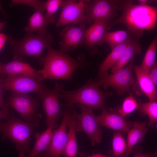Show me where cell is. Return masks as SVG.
<instances>
[{
  "instance_id": "6da1fadb",
  "label": "cell",
  "mask_w": 157,
  "mask_h": 157,
  "mask_svg": "<svg viewBox=\"0 0 157 157\" xmlns=\"http://www.w3.org/2000/svg\"><path fill=\"white\" fill-rule=\"evenodd\" d=\"M132 0H124L121 15L110 23V30L118 24H123L134 39L138 40L144 30L154 29L157 21L156 7L142 4L135 5Z\"/></svg>"
},
{
  "instance_id": "7a4b0ae2",
  "label": "cell",
  "mask_w": 157,
  "mask_h": 157,
  "mask_svg": "<svg viewBox=\"0 0 157 157\" xmlns=\"http://www.w3.org/2000/svg\"><path fill=\"white\" fill-rule=\"evenodd\" d=\"M47 53L43 59L44 67L40 70L43 78L71 80L74 71L83 68V63L73 59L64 53L58 51L49 45Z\"/></svg>"
},
{
  "instance_id": "3957f363",
  "label": "cell",
  "mask_w": 157,
  "mask_h": 157,
  "mask_svg": "<svg viewBox=\"0 0 157 157\" xmlns=\"http://www.w3.org/2000/svg\"><path fill=\"white\" fill-rule=\"evenodd\" d=\"M6 122H0L2 139H8L15 145L19 157H24L30 152L29 143L34 130L40 125V120L28 122L18 118L11 111Z\"/></svg>"
},
{
  "instance_id": "277c9868",
  "label": "cell",
  "mask_w": 157,
  "mask_h": 157,
  "mask_svg": "<svg viewBox=\"0 0 157 157\" xmlns=\"http://www.w3.org/2000/svg\"><path fill=\"white\" fill-rule=\"evenodd\" d=\"M113 95L111 92H104L99 88L96 81L89 79L83 86L74 91L64 90L59 94V98L65 100V105L72 109H74L75 104H83L92 109H107L105 105L106 99Z\"/></svg>"
},
{
  "instance_id": "5b68a950",
  "label": "cell",
  "mask_w": 157,
  "mask_h": 157,
  "mask_svg": "<svg viewBox=\"0 0 157 157\" xmlns=\"http://www.w3.org/2000/svg\"><path fill=\"white\" fill-rule=\"evenodd\" d=\"M21 40L15 39L11 36H8L10 44L13 47L14 59L21 61L24 56H28L36 58L42 64L43 51L47 47L54 42V37L49 32L38 33H26Z\"/></svg>"
},
{
  "instance_id": "8992f818",
  "label": "cell",
  "mask_w": 157,
  "mask_h": 157,
  "mask_svg": "<svg viewBox=\"0 0 157 157\" xmlns=\"http://www.w3.org/2000/svg\"><path fill=\"white\" fill-rule=\"evenodd\" d=\"M124 0H94L85 1V24L99 20L107 21L111 23L117 16V12L122 10Z\"/></svg>"
},
{
  "instance_id": "52a82bcc",
  "label": "cell",
  "mask_w": 157,
  "mask_h": 157,
  "mask_svg": "<svg viewBox=\"0 0 157 157\" xmlns=\"http://www.w3.org/2000/svg\"><path fill=\"white\" fill-rule=\"evenodd\" d=\"M134 60L133 58L126 67L111 74H109L106 72L99 74L98 80L96 81L98 85H103L105 90L111 87L119 95H123L125 92L130 93V87L135 83L133 74Z\"/></svg>"
},
{
  "instance_id": "ba28073f",
  "label": "cell",
  "mask_w": 157,
  "mask_h": 157,
  "mask_svg": "<svg viewBox=\"0 0 157 157\" xmlns=\"http://www.w3.org/2000/svg\"><path fill=\"white\" fill-rule=\"evenodd\" d=\"M63 86V85L58 83H56L52 89L45 86L38 95L39 99L42 101L43 110L46 115L45 123L47 128L51 126L55 129L57 127V122L62 115L63 106L59 101V94L64 90Z\"/></svg>"
},
{
  "instance_id": "9c48e42d",
  "label": "cell",
  "mask_w": 157,
  "mask_h": 157,
  "mask_svg": "<svg viewBox=\"0 0 157 157\" xmlns=\"http://www.w3.org/2000/svg\"><path fill=\"white\" fill-rule=\"evenodd\" d=\"M81 111L78 114L76 125V131H82L90 139L93 146L96 143H100L102 139L103 131L99 128L98 116L95 115L90 107L78 104L76 105Z\"/></svg>"
},
{
  "instance_id": "30bf717a",
  "label": "cell",
  "mask_w": 157,
  "mask_h": 157,
  "mask_svg": "<svg viewBox=\"0 0 157 157\" xmlns=\"http://www.w3.org/2000/svg\"><path fill=\"white\" fill-rule=\"evenodd\" d=\"M43 80L42 77L20 75H6L3 86L4 92L10 90L13 93L19 94L35 92L38 95L45 86L42 84Z\"/></svg>"
},
{
  "instance_id": "8fae6325",
  "label": "cell",
  "mask_w": 157,
  "mask_h": 157,
  "mask_svg": "<svg viewBox=\"0 0 157 157\" xmlns=\"http://www.w3.org/2000/svg\"><path fill=\"white\" fill-rule=\"evenodd\" d=\"M6 104L18 112L26 121L40 120L42 118L41 115L36 114L38 101L26 94L12 93Z\"/></svg>"
},
{
  "instance_id": "7c38bea8",
  "label": "cell",
  "mask_w": 157,
  "mask_h": 157,
  "mask_svg": "<svg viewBox=\"0 0 157 157\" xmlns=\"http://www.w3.org/2000/svg\"><path fill=\"white\" fill-rule=\"evenodd\" d=\"M65 105L63 106L62 115L63 119L58 128L54 130L50 144L43 153H40L37 157H60L65 146L67 140V128L72 110Z\"/></svg>"
},
{
  "instance_id": "4fadbf2b",
  "label": "cell",
  "mask_w": 157,
  "mask_h": 157,
  "mask_svg": "<svg viewBox=\"0 0 157 157\" xmlns=\"http://www.w3.org/2000/svg\"><path fill=\"white\" fill-rule=\"evenodd\" d=\"M85 6L84 1L62 0L61 13L56 26L59 27L69 24L75 25L79 22H84Z\"/></svg>"
},
{
  "instance_id": "5bb4252c",
  "label": "cell",
  "mask_w": 157,
  "mask_h": 157,
  "mask_svg": "<svg viewBox=\"0 0 157 157\" xmlns=\"http://www.w3.org/2000/svg\"><path fill=\"white\" fill-rule=\"evenodd\" d=\"M85 25L82 22L78 26H68L61 31L60 35L61 40L59 42V51L64 53L74 50L84 44L86 29Z\"/></svg>"
},
{
  "instance_id": "9a60e30c",
  "label": "cell",
  "mask_w": 157,
  "mask_h": 157,
  "mask_svg": "<svg viewBox=\"0 0 157 157\" xmlns=\"http://www.w3.org/2000/svg\"><path fill=\"white\" fill-rule=\"evenodd\" d=\"M110 23L105 20H96L86 29L84 44L90 54L94 55L96 53L97 45H99L105 32L109 30Z\"/></svg>"
},
{
  "instance_id": "2e32d148",
  "label": "cell",
  "mask_w": 157,
  "mask_h": 157,
  "mask_svg": "<svg viewBox=\"0 0 157 157\" xmlns=\"http://www.w3.org/2000/svg\"><path fill=\"white\" fill-rule=\"evenodd\" d=\"M98 116L100 125L113 130L127 133L132 127L133 123L122 116L116 109L104 110Z\"/></svg>"
},
{
  "instance_id": "e0dca14e",
  "label": "cell",
  "mask_w": 157,
  "mask_h": 157,
  "mask_svg": "<svg viewBox=\"0 0 157 157\" xmlns=\"http://www.w3.org/2000/svg\"><path fill=\"white\" fill-rule=\"evenodd\" d=\"M0 74L6 75H20L42 77L40 70L34 69L29 63L14 59L6 63L0 64Z\"/></svg>"
},
{
  "instance_id": "ac0fdd59",
  "label": "cell",
  "mask_w": 157,
  "mask_h": 157,
  "mask_svg": "<svg viewBox=\"0 0 157 157\" xmlns=\"http://www.w3.org/2000/svg\"><path fill=\"white\" fill-rule=\"evenodd\" d=\"M78 114L74 110H72L68 122L69 130L67 140L62 155L65 157H76L78 153L76 134V125Z\"/></svg>"
},
{
  "instance_id": "d6986e66",
  "label": "cell",
  "mask_w": 157,
  "mask_h": 157,
  "mask_svg": "<svg viewBox=\"0 0 157 157\" xmlns=\"http://www.w3.org/2000/svg\"><path fill=\"white\" fill-rule=\"evenodd\" d=\"M137 83L140 90L148 98L149 101H157V92L156 86L150 78L149 73L140 66L133 67Z\"/></svg>"
},
{
  "instance_id": "ffe728a7",
  "label": "cell",
  "mask_w": 157,
  "mask_h": 157,
  "mask_svg": "<svg viewBox=\"0 0 157 157\" xmlns=\"http://www.w3.org/2000/svg\"><path fill=\"white\" fill-rule=\"evenodd\" d=\"M149 129V127L145 122L135 121L133 123L132 127L127 133V148L124 157H129L135 145L142 141Z\"/></svg>"
},
{
  "instance_id": "44dd1931",
  "label": "cell",
  "mask_w": 157,
  "mask_h": 157,
  "mask_svg": "<svg viewBox=\"0 0 157 157\" xmlns=\"http://www.w3.org/2000/svg\"><path fill=\"white\" fill-rule=\"evenodd\" d=\"M54 129L53 126H51L41 133H35L34 136L36 140L33 147L24 157H36L41 152L46 151L50 144Z\"/></svg>"
},
{
  "instance_id": "7402d4cb",
  "label": "cell",
  "mask_w": 157,
  "mask_h": 157,
  "mask_svg": "<svg viewBox=\"0 0 157 157\" xmlns=\"http://www.w3.org/2000/svg\"><path fill=\"white\" fill-rule=\"evenodd\" d=\"M135 40L132 39H129L112 50L110 53L99 67V74L107 72L112 68L117 63L123 52L128 45L132 42Z\"/></svg>"
},
{
  "instance_id": "603a6c76",
  "label": "cell",
  "mask_w": 157,
  "mask_h": 157,
  "mask_svg": "<svg viewBox=\"0 0 157 157\" xmlns=\"http://www.w3.org/2000/svg\"><path fill=\"white\" fill-rule=\"evenodd\" d=\"M141 53V46L138 41L131 42L124 49L117 63L112 68V73L123 68L135 56L140 54Z\"/></svg>"
},
{
  "instance_id": "cb8c5ba5",
  "label": "cell",
  "mask_w": 157,
  "mask_h": 157,
  "mask_svg": "<svg viewBox=\"0 0 157 157\" xmlns=\"http://www.w3.org/2000/svg\"><path fill=\"white\" fill-rule=\"evenodd\" d=\"M132 39H134L127 30H120L112 32L106 31L99 45L101 44L104 42L106 43L112 50L118 45Z\"/></svg>"
},
{
  "instance_id": "d4e9b609",
  "label": "cell",
  "mask_w": 157,
  "mask_h": 157,
  "mask_svg": "<svg viewBox=\"0 0 157 157\" xmlns=\"http://www.w3.org/2000/svg\"><path fill=\"white\" fill-rule=\"evenodd\" d=\"M43 13L35 11L30 17L28 24L25 28L26 33L37 31L38 33L42 34L47 32L46 28L50 22L45 18Z\"/></svg>"
},
{
  "instance_id": "484cf974",
  "label": "cell",
  "mask_w": 157,
  "mask_h": 157,
  "mask_svg": "<svg viewBox=\"0 0 157 157\" xmlns=\"http://www.w3.org/2000/svg\"><path fill=\"white\" fill-rule=\"evenodd\" d=\"M137 109L142 116H147L149 118L147 126L149 127L157 121V101H149L146 103L138 102Z\"/></svg>"
},
{
  "instance_id": "4316f807",
  "label": "cell",
  "mask_w": 157,
  "mask_h": 157,
  "mask_svg": "<svg viewBox=\"0 0 157 157\" xmlns=\"http://www.w3.org/2000/svg\"><path fill=\"white\" fill-rule=\"evenodd\" d=\"M157 49V36H155L152 40L144 56L140 67L149 73L151 66L156 62V58Z\"/></svg>"
},
{
  "instance_id": "83f0119b",
  "label": "cell",
  "mask_w": 157,
  "mask_h": 157,
  "mask_svg": "<svg viewBox=\"0 0 157 157\" xmlns=\"http://www.w3.org/2000/svg\"><path fill=\"white\" fill-rule=\"evenodd\" d=\"M112 152L115 157H119L125 154L127 144L122 134L119 132L114 133L112 143Z\"/></svg>"
},
{
  "instance_id": "f1b7e54d",
  "label": "cell",
  "mask_w": 157,
  "mask_h": 157,
  "mask_svg": "<svg viewBox=\"0 0 157 157\" xmlns=\"http://www.w3.org/2000/svg\"><path fill=\"white\" fill-rule=\"evenodd\" d=\"M138 102L132 95L127 97L124 101L121 107L117 110V112L123 117H125L129 114L137 109Z\"/></svg>"
},
{
  "instance_id": "f546056e",
  "label": "cell",
  "mask_w": 157,
  "mask_h": 157,
  "mask_svg": "<svg viewBox=\"0 0 157 157\" xmlns=\"http://www.w3.org/2000/svg\"><path fill=\"white\" fill-rule=\"evenodd\" d=\"M62 1V0H49L46 1L45 9L47 12L44 17L50 23L55 22V13L60 6Z\"/></svg>"
},
{
  "instance_id": "4dcf8cb0",
  "label": "cell",
  "mask_w": 157,
  "mask_h": 157,
  "mask_svg": "<svg viewBox=\"0 0 157 157\" xmlns=\"http://www.w3.org/2000/svg\"><path fill=\"white\" fill-rule=\"evenodd\" d=\"M46 1L38 0H13L10 6H13L17 4H22L33 7L35 11L44 12L45 10Z\"/></svg>"
},
{
  "instance_id": "1f68e13d",
  "label": "cell",
  "mask_w": 157,
  "mask_h": 157,
  "mask_svg": "<svg viewBox=\"0 0 157 157\" xmlns=\"http://www.w3.org/2000/svg\"><path fill=\"white\" fill-rule=\"evenodd\" d=\"M6 76L5 74H0V107L2 112V118L7 120L9 117L10 114L8 107L4 102L3 97V94L4 92L3 86V83Z\"/></svg>"
},
{
  "instance_id": "d6a6232c",
  "label": "cell",
  "mask_w": 157,
  "mask_h": 157,
  "mask_svg": "<svg viewBox=\"0 0 157 157\" xmlns=\"http://www.w3.org/2000/svg\"><path fill=\"white\" fill-rule=\"evenodd\" d=\"M150 78L156 86L157 85V63L156 61L149 69Z\"/></svg>"
},
{
  "instance_id": "836d02e7",
  "label": "cell",
  "mask_w": 157,
  "mask_h": 157,
  "mask_svg": "<svg viewBox=\"0 0 157 157\" xmlns=\"http://www.w3.org/2000/svg\"><path fill=\"white\" fill-rule=\"evenodd\" d=\"M134 155L133 157H157V152L144 153L140 151H133Z\"/></svg>"
},
{
  "instance_id": "e575fe53",
  "label": "cell",
  "mask_w": 157,
  "mask_h": 157,
  "mask_svg": "<svg viewBox=\"0 0 157 157\" xmlns=\"http://www.w3.org/2000/svg\"><path fill=\"white\" fill-rule=\"evenodd\" d=\"M8 38V36L5 34L0 33V51L5 45Z\"/></svg>"
},
{
  "instance_id": "d590c367",
  "label": "cell",
  "mask_w": 157,
  "mask_h": 157,
  "mask_svg": "<svg viewBox=\"0 0 157 157\" xmlns=\"http://www.w3.org/2000/svg\"><path fill=\"white\" fill-rule=\"evenodd\" d=\"M138 2L140 4L144 5H148L156 1L154 0H138Z\"/></svg>"
},
{
  "instance_id": "8d00e7d4",
  "label": "cell",
  "mask_w": 157,
  "mask_h": 157,
  "mask_svg": "<svg viewBox=\"0 0 157 157\" xmlns=\"http://www.w3.org/2000/svg\"><path fill=\"white\" fill-rule=\"evenodd\" d=\"M80 155H81L82 157H85L84 156L83 154H80ZM88 157H108L107 156H106L105 155H103L100 153H97L96 154H93L92 155L90 156H88Z\"/></svg>"
},
{
  "instance_id": "74e56055",
  "label": "cell",
  "mask_w": 157,
  "mask_h": 157,
  "mask_svg": "<svg viewBox=\"0 0 157 157\" xmlns=\"http://www.w3.org/2000/svg\"><path fill=\"white\" fill-rule=\"evenodd\" d=\"M7 23V22L4 21L0 22V32Z\"/></svg>"
},
{
  "instance_id": "f35d334b",
  "label": "cell",
  "mask_w": 157,
  "mask_h": 157,
  "mask_svg": "<svg viewBox=\"0 0 157 157\" xmlns=\"http://www.w3.org/2000/svg\"><path fill=\"white\" fill-rule=\"evenodd\" d=\"M1 108L0 107V119L1 118H2V111L1 110Z\"/></svg>"
}]
</instances>
